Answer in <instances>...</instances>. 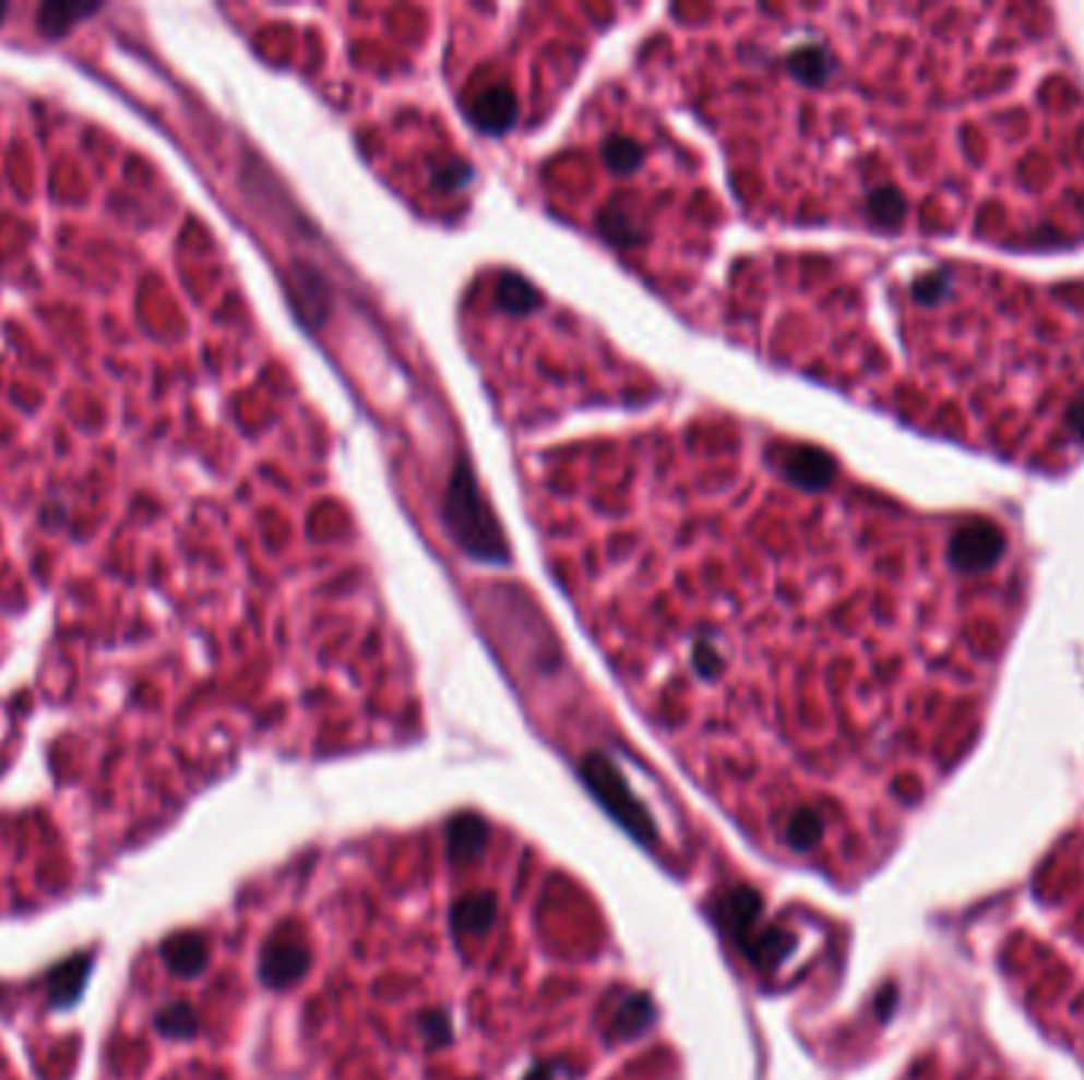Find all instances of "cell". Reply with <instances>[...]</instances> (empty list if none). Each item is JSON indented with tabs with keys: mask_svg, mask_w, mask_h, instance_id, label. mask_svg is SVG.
Returning <instances> with one entry per match:
<instances>
[{
	"mask_svg": "<svg viewBox=\"0 0 1084 1080\" xmlns=\"http://www.w3.org/2000/svg\"><path fill=\"white\" fill-rule=\"evenodd\" d=\"M90 13H96V3H48V7L38 10V29H41V35L58 38V35H64L76 20H83V16H90Z\"/></svg>",
	"mask_w": 1084,
	"mask_h": 1080,
	"instance_id": "1",
	"label": "cell"
},
{
	"mask_svg": "<svg viewBox=\"0 0 1084 1080\" xmlns=\"http://www.w3.org/2000/svg\"><path fill=\"white\" fill-rule=\"evenodd\" d=\"M3 16H7V7H3V3H0V20H3Z\"/></svg>",
	"mask_w": 1084,
	"mask_h": 1080,
	"instance_id": "2",
	"label": "cell"
}]
</instances>
